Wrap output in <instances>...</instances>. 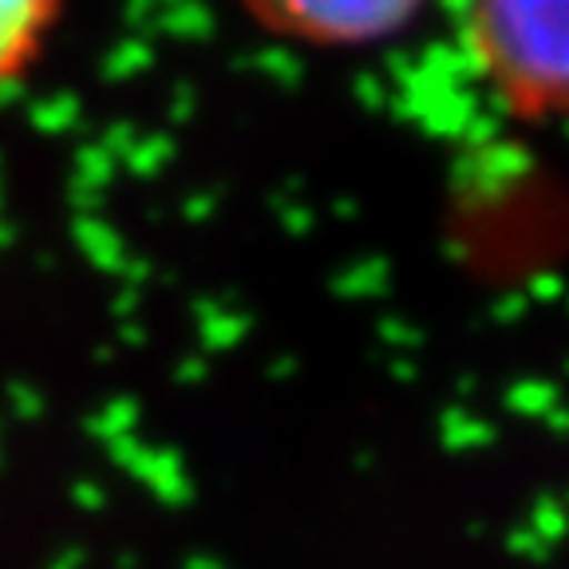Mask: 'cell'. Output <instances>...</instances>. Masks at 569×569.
Here are the masks:
<instances>
[{"mask_svg":"<svg viewBox=\"0 0 569 569\" xmlns=\"http://www.w3.org/2000/svg\"><path fill=\"white\" fill-rule=\"evenodd\" d=\"M451 9L482 96L515 123H566L569 0H455Z\"/></svg>","mask_w":569,"mask_h":569,"instance_id":"obj_1","label":"cell"},{"mask_svg":"<svg viewBox=\"0 0 569 569\" xmlns=\"http://www.w3.org/2000/svg\"><path fill=\"white\" fill-rule=\"evenodd\" d=\"M249 24L309 52L388 48L427 17L431 0H233Z\"/></svg>","mask_w":569,"mask_h":569,"instance_id":"obj_2","label":"cell"},{"mask_svg":"<svg viewBox=\"0 0 569 569\" xmlns=\"http://www.w3.org/2000/svg\"><path fill=\"white\" fill-rule=\"evenodd\" d=\"M68 0H0V99L40 68Z\"/></svg>","mask_w":569,"mask_h":569,"instance_id":"obj_3","label":"cell"}]
</instances>
